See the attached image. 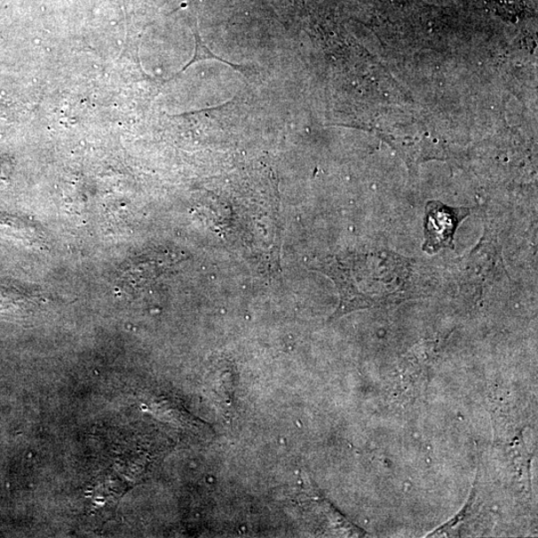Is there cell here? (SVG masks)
<instances>
[{"instance_id": "3", "label": "cell", "mask_w": 538, "mask_h": 538, "mask_svg": "<svg viewBox=\"0 0 538 538\" xmlns=\"http://www.w3.org/2000/svg\"><path fill=\"white\" fill-rule=\"evenodd\" d=\"M194 37H195L194 56V59H192V61L186 65L185 69L189 67L190 65H192L195 62L202 61V60H218L219 62H223V63L228 65V67H232L234 70L241 72V75H247L246 67H241V65H238V64H233L230 61H226V60L221 59V57H218V55H216L214 52H211L210 51V49L208 48V46L205 44H203V42L199 35V32H195Z\"/></svg>"}, {"instance_id": "1", "label": "cell", "mask_w": 538, "mask_h": 538, "mask_svg": "<svg viewBox=\"0 0 538 538\" xmlns=\"http://www.w3.org/2000/svg\"><path fill=\"white\" fill-rule=\"evenodd\" d=\"M471 210L466 208H453L441 202H429L423 218L425 242L423 250L430 255L444 249H453L456 228Z\"/></svg>"}, {"instance_id": "2", "label": "cell", "mask_w": 538, "mask_h": 538, "mask_svg": "<svg viewBox=\"0 0 538 538\" xmlns=\"http://www.w3.org/2000/svg\"><path fill=\"white\" fill-rule=\"evenodd\" d=\"M488 6L502 19L518 21L525 15L526 6L521 0H487Z\"/></svg>"}]
</instances>
